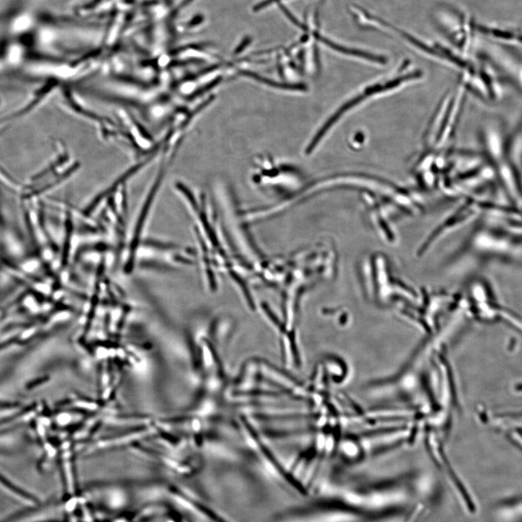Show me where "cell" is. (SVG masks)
<instances>
[{"instance_id": "obj_1", "label": "cell", "mask_w": 522, "mask_h": 522, "mask_svg": "<svg viewBox=\"0 0 522 522\" xmlns=\"http://www.w3.org/2000/svg\"><path fill=\"white\" fill-rule=\"evenodd\" d=\"M318 39H320V41L324 44H326V46H328L332 49L338 51L341 53L354 56L357 58H361L364 60H367L369 61L376 62H380L384 63L385 61V59L384 57L379 56L377 55H373L371 53H368L364 51H361L359 50H356L353 48H347L343 46H340L337 45V44L334 43L331 41L330 40H328V39H326L322 36H317Z\"/></svg>"}, {"instance_id": "obj_2", "label": "cell", "mask_w": 522, "mask_h": 522, "mask_svg": "<svg viewBox=\"0 0 522 522\" xmlns=\"http://www.w3.org/2000/svg\"><path fill=\"white\" fill-rule=\"evenodd\" d=\"M0 483L5 486L8 490L13 492V494L19 496L21 498H25L27 502H34V498L25 490H22L18 488L13 483H10L3 475L0 474Z\"/></svg>"}]
</instances>
